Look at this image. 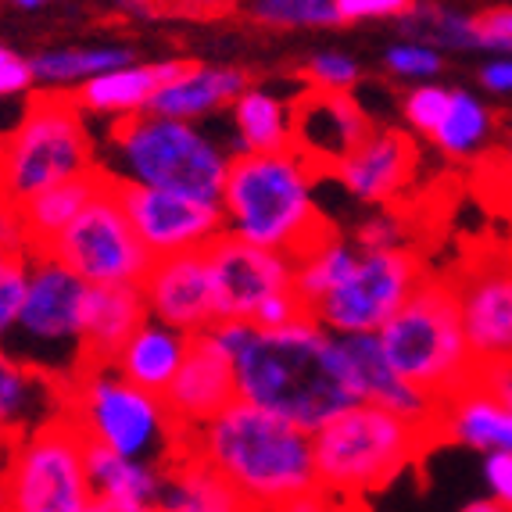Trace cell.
Masks as SVG:
<instances>
[{
    "label": "cell",
    "instance_id": "1",
    "mask_svg": "<svg viewBox=\"0 0 512 512\" xmlns=\"http://www.w3.org/2000/svg\"><path fill=\"white\" fill-rule=\"evenodd\" d=\"M237 398L316 434L323 423L359 402L344 341L312 312L294 323L251 326L233 359Z\"/></svg>",
    "mask_w": 512,
    "mask_h": 512
},
{
    "label": "cell",
    "instance_id": "2",
    "mask_svg": "<svg viewBox=\"0 0 512 512\" xmlns=\"http://www.w3.org/2000/svg\"><path fill=\"white\" fill-rule=\"evenodd\" d=\"M183 448L208 462L251 512H273L287 498L319 487L312 434L240 398L205 427L190 430Z\"/></svg>",
    "mask_w": 512,
    "mask_h": 512
},
{
    "label": "cell",
    "instance_id": "3",
    "mask_svg": "<svg viewBox=\"0 0 512 512\" xmlns=\"http://www.w3.org/2000/svg\"><path fill=\"white\" fill-rule=\"evenodd\" d=\"M319 176L323 169L298 147L233 154L219 194L226 233L280 255H301L330 230L319 208Z\"/></svg>",
    "mask_w": 512,
    "mask_h": 512
},
{
    "label": "cell",
    "instance_id": "4",
    "mask_svg": "<svg viewBox=\"0 0 512 512\" xmlns=\"http://www.w3.org/2000/svg\"><path fill=\"white\" fill-rule=\"evenodd\" d=\"M104 151L108 158L97 165L111 183L176 190L201 201H219L233 162V154L197 122L154 111L111 122Z\"/></svg>",
    "mask_w": 512,
    "mask_h": 512
},
{
    "label": "cell",
    "instance_id": "5",
    "mask_svg": "<svg viewBox=\"0 0 512 512\" xmlns=\"http://www.w3.org/2000/svg\"><path fill=\"white\" fill-rule=\"evenodd\" d=\"M376 341L394 373L441 405L477 380V359L462 330L452 280L427 276L391 323L376 333Z\"/></svg>",
    "mask_w": 512,
    "mask_h": 512
},
{
    "label": "cell",
    "instance_id": "6",
    "mask_svg": "<svg viewBox=\"0 0 512 512\" xmlns=\"http://www.w3.org/2000/svg\"><path fill=\"white\" fill-rule=\"evenodd\" d=\"M65 416L76 423L83 441L162 466L183 452L187 437L162 394L129 384L111 362H86L65 384Z\"/></svg>",
    "mask_w": 512,
    "mask_h": 512
},
{
    "label": "cell",
    "instance_id": "7",
    "mask_svg": "<svg viewBox=\"0 0 512 512\" xmlns=\"http://www.w3.org/2000/svg\"><path fill=\"white\" fill-rule=\"evenodd\" d=\"M434 437V430L416 427L380 405L355 402L312 434L316 480L333 498L380 491L402 477Z\"/></svg>",
    "mask_w": 512,
    "mask_h": 512
},
{
    "label": "cell",
    "instance_id": "8",
    "mask_svg": "<svg viewBox=\"0 0 512 512\" xmlns=\"http://www.w3.org/2000/svg\"><path fill=\"white\" fill-rule=\"evenodd\" d=\"M97 169L101 165L86 129V111L69 90H40L18 126L0 140V194L15 205Z\"/></svg>",
    "mask_w": 512,
    "mask_h": 512
},
{
    "label": "cell",
    "instance_id": "9",
    "mask_svg": "<svg viewBox=\"0 0 512 512\" xmlns=\"http://www.w3.org/2000/svg\"><path fill=\"white\" fill-rule=\"evenodd\" d=\"M86 301L90 283L47 251L29 255V287L8 348L40 373L69 384L90 362L86 355Z\"/></svg>",
    "mask_w": 512,
    "mask_h": 512
},
{
    "label": "cell",
    "instance_id": "10",
    "mask_svg": "<svg viewBox=\"0 0 512 512\" xmlns=\"http://www.w3.org/2000/svg\"><path fill=\"white\" fill-rule=\"evenodd\" d=\"M0 470L8 484V512H86L94 502L86 441L65 412L11 441Z\"/></svg>",
    "mask_w": 512,
    "mask_h": 512
},
{
    "label": "cell",
    "instance_id": "11",
    "mask_svg": "<svg viewBox=\"0 0 512 512\" xmlns=\"http://www.w3.org/2000/svg\"><path fill=\"white\" fill-rule=\"evenodd\" d=\"M47 255L69 265L90 287H140L154 262L122 208L119 187L111 180L69 222V230L54 237Z\"/></svg>",
    "mask_w": 512,
    "mask_h": 512
},
{
    "label": "cell",
    "instance_id": "12",
    "mask_svg": "<svg viewBox=\"0 0 512 512\" xmlns=\"http://www.w3.org/2000/svg\"><path fill=\"white\" fill-rule=\"evenodd\" d=\"M423 280L427 265L412 248L359 251L348 276L308 312L337 337L380 333Z\"/></svg>",
    "mask_w": 512,
    "mask_h": 512
},
{
    "label": "cell",
    "instance_id": "13",
    "mask_svg": "<svg viewBox=\"0 0 512 512\" xmlns=\"http://www.w3.org/2000/svg\"><path fill=\"white\" fill-rule=\"evenodd\" d=\"M119 201L151 258L205 251L212 240L226 233L219 201H201V197L158 187H133V183H122Z\"/></svg>",
    "mask_w": 512,
    "mask_h": 512
},
{
    "label": "cell",
    "instance_id": "14",
    "mask_svg": "<svg viewBox=\"0 0 512 512\" xmlns=\"http://www.w3.org/2000/svg\"><path fill=\"white\" fill-rule=\"evenodd\" d=\"M205 265L212 276L215 312L233 323H255L262 301L294 287V258L258 248L251 240L222 233L205 248Z\"/></svg>",
    "mask_w": 512,
    "mask_h": 512
},
{
    "label": "cell",
    "instance_id": "15",
    "mask_svg": "<svg viewBox=\"0 0 512 512\" xmlns=\"http://www.w3.org/2000/svg\"><path fill=\"white\" fill-rule=\"evenodd\" d=\"M477 369L512 362V255H480L452 280Z\"/></svg>",
    "mask_w": 512,
    "mask_h": 512
},
{
    "label": "cell",
    "instance_id": "16",
    "mask_svg": "<svg viewBox=\"0 0 512 512\" xmlns=\"http://www.w3.org/2000/svg\"><path fill=\"white\" fill-rule=\"evenodd\" d=\"M419 169V147L409 133L391 126H373L366 140L351 154H344L341 162L333 165L330 176L355 197L359 205L384 208L394 197H402L409 190L412 176Z\"/></svg>",
    "mask_w": 512,
    "mask_h": 512
},
{
    "label": "cell",
    "instance_id": "17",
    "mask_svg": "<svg viewBox=\"0 0 512 512\" xmlns=\"http://www.w3.org/2000/svg\"><path fill=\"white\" fill-rule=\"evenodd\" d=\"M140 294H144L147 316L176 326V330L190 333V337L219 323L205 251L154 258L144 283H140Z\"/></svg>",
    "mask_w": 512,
    "mask_h": 512
},
{
    "label": "cell",
    "instance_id": "18",
    "mask_svg": "<svg viewBox=\"0 0 512 512\" xmlns=\"http://www.w3.org/2000/svg\"><path fill=\"white\" fill-rule=\"evenodd\" d=\"M291 108L294 147L323 172H330L344 154H351L373 133V119L351 94L305 86L298 101H291Z\"/></svg>",
    "mask_w": 512,
    "mask_h": 512
},
{
    "label": "cell",
    "instance_id": "19",
    "mask_svg": "<svg viewBox=\"0 0 512 512\" xmlns=\"http://www.w3.org/2000/svg\"><path fill=\"white\" fill-rule=\"evenodd\" d=\"M162 398L183 434L205 427L208 419L219 416L237 398L233 355L222 351L208 333H194L187 359H183L180 373H176V380H172Z\"/></svg>",
    "mask_w": 512,
    "mask_h": 512
},
{
    "label": "cell",
    "instance_id": "20",
    "mask_svg": "<svg viewBox=\"0 0 512 512\" xmlns=\"http://www.w3.org/2000/svg\"><path fill=\"white\" fill-rule=\"evenodd\" d=\"M344 355L351 366V384L359 402L380 405V409L394 412V416L409 419L416 427L434 430L437 434V416H441V402L430 398L427 391H419L416 384H409L405 376H398L391 369V362L384 359L376 333H359V337H341Z\"/></svg>",
    "mask_w": 512,
    "mask_h": 512
},
{
    "label": "cell",
    "instance_id": "21",
    "mask_svg": "<svg viewBox=\"0 0 512 512\" xmlns=\"http://www.w3.org/2000/svg\"><path fill=\"white\" fill-rule=\"evenodd\" d=\"M194 61L169 58V61H151V65H119V69H108L101 76L83 79L79 86H72L69 94L90 115H104V119L119 122L126 115H140V111L151 108L154 94L162 90L165 83L180 79Z\"/></svg>",
    "mask_w": 512,
    "mask_h": 512
},
{
    "label": "cell",
    "instance_id": "22",
    "mask_svg": "<svg viewBox=\"0 0 512 512\" xmlns=\"http://www.w3.org/2000/svg\"><path fill=\"white\" fill-rule=\"evenodd\" d=\"M65 412V384L0 344V441H18Z\"/></svg>",
    "mask_w": 512,
    "mask_h": 512
},
{
    "label": "cell",
    "instance_id": "23",
    "mask_svg": "<svg viewBox=\"0 0 512 512\" xmlns=\"http://www.w3.org/2000/svg\"><path fill=\"white\" fill-rule=\"evenodd\" d=\"M187 351H190V333L147 316L137 330L129 333L126 344L111 355V366H115V373L126 376L129 384H137L154 394H165L172 380H176V373H180Z\"/></svg>",
    "mask_w": 512,
    "mask_h": 512
},
{
    "label": "cell",
    "instance_id": "24",
    "mask_svg": "<svg viewBox=\"0 0 512 512\" xmlns=\"http://www.w3.org/2000/svg\"><path fill=\"white\" fill-rule=\"evenodd\" d=\"M437 434L470 452H512V409L498 405L477 384L441 405Z\"/></svg>",
    "mask_w": 512,
    "mask_h": 512
},
{
    "label": "cell",
    "instance_id": "25",
    "mask_svg": "<svg viewBox=\"0 0 512 512\" xmlns=\"http://www.w3.org/2000/svg\"><path fill=\"white\" fill-rule=\"evenodd\" d=\"M248 72L240 69H208V65H190L180 79L165 83L154 94L151 108L154 115H169V119L201 122L212 119L215 111L230 108L240 90H248Z\"/></svg>",
    "mask_w": 512,
    "mask_h": 512
},
{
    "label": "cell",
    "instance_id": "26",
    "mask_svg": "<svg viewBox=\"0 0 512 512\" xmlns=\"http://www.w3.org/2000/svg\"><path fill=\"white\" fill-rule=\"evenodd\" d=\"M86 473H90L94 498H108V502L119 505H140V509H158L169 466L126 459V455H115L104 444L86 441Z\"/></svg>",
    "mask_w": 512,
    "mask_h": 512
},
{
    "label": "cell",
    "instance_id": "27",
    "mask_svg": "<svg viewBox=\"0 0 512 512\" xmlns=\"http://www.w3.org/2000/svg\"><path fill=\"white\" fill-rule=\"evenodd\" d=\"M237 154H269L294 147V108L273 90L248 86L230 104Z\"/></svg>",
    "mask_w": 512,
    "mask_h": 512
},
{
    "label": "cell",
    "instance_id": "28",
    "mask_svg": "<svg viewBox=\"0 0 512 512\" xmlns=\"http://www.w3.org/2000/svg\"><path fill=\"white\" fill-rule=\"evenodd\" d=\"M147 319L140 287H90L86 301V355L90 362H111L126 337Z\"/></svg>",
    "mask_w": 512,
    "mask_h": 512
},
{
    "label": "cell",
    "instance_id": "29",
    "mask_svg": "<svg viewBox=\"0 0 512 512\" xmlns=\"http://www.w3.org/2000/svg\"><path fill=\"white\" fill-rule=\"evenodd\" d=\"M158 512H251L219 473L183 448L169 462Z\"/></svg>",
    "mask_w": 512,
    "mask_h": 512
},
{
    "label": "cell",
    "instance_id": "30",
    "mask_svg": "<svg viewBox=\"0 0 512 512\" xmlns=\"http://www.w3.org/2000/svg\"><path fill=\"white\" fill-rule=\"evenodd\" d=\"M104 183H108V176L97 169V172H90V176H76V180H65V183H58V187H47L43 194L29 197L26 205H22V215H26V230H29L33 251L51 248L54 237H58L61 230H69V222L94 201Z\"/></svg>",
    "mask_w": 512,
    "mask_h": 512
},
{
    "label": "cell",
    "instance_id": "31",
    "mask_svg": "<svg viewBox=\"0 0 512 512\" xmlns=\"http://www.w3.org/2000/svg\"><path fill=\"white\" fill-rule=\"evenodd\" d=\"M355 258H359V248L351 244V237L333 233V230H326L323 237L312 240L301 255H294V291L305 301V308L323 301L326 294L348 276Z\"/></svg>",
    "mask_w": 512,
    "mask_h": 512
},
{
    "label": "cell",
    "instance_id": "32",
    "mask_svg": "<svg viewBox=\"0 0 512 512\" xmlns=\"http://www.w3.org/2000/svg\"><path fill=\"white\" fill-rule=\"evenodd\" d=\"M137 54L129 47H58L33 58V76L43 90H72L90 76L129 65Z\"/></svg>",
    "mask_w": 512,
    "mask_h": 512
},
{
    "label": "cell",
    "instance_id": "33",
    "mask_svg": "<svg viewBox=\"0 0 512 512\" xmlns=\"http://www.w3.org/2000/svg\"><path fill=\"white\" fill-rule=\"evenodd\" d=\"M495 133V115L487 111V104H480V97L466 94V90H452V104L444 111L441 126L434 129L430 144L444 154V158H473L491 144Z\"/></svg>",
    "mask_w": 512,
    "mask_h": 512
},
{
    "label": "cell",
    "instance_id": "34",
    "mask_svg": "<svg viewBox=\"0 0 512 512\" xmlns=\"http://www.w3.org/2000/svg\"><path fill=\"white\" fill-rule=\"evenodd\" d=\"M251 18L265 29H323L341 22L333 0H255Z\"/></svg>",
    "mask_w": 512,
    "mask_h": 512
},
{
    "label": "cell",
    "instance_id": "35",
    "mask_svg": "<svg viewBox=\"0 0 512 512\" xmlns=\"http://www.w3.org/2000/svg\"><path fill=\"white\" fill-rule=\"evenodd\" d=\"M29 255H0V344H8L18 326L29 287Z\"/></svg>",
    "mask_w": 512,
    "mask_h": 512
},
{
    "label": "cell",
    "instance_id": "36",
    "mask_svg": "<svg viewBox=\"0 0 512 512\" xmlns=\"http://www.w3.org/2000/svg\"><path fill=\"white\" fill-rule=\"evenodd\" d=\"M351 244L359 251H394V248H409V230H405V219L394 215L391 208H373L369 215H362L355 226H351Z\"/></svg>",
    "mask_w": 512,
    "mask_h": 512
},
{
    "label": "cell",
    "instance_id": "37",
    "mask_svg": "<svg viewBox=\"0 0 512 512\" xmlns=\"http://www.w3.org/2000/svg\"><path fill=\"white\" fill-rule=\"evenodd\" d=\"M301 79L308 86H316V90H337V94H351L362 79L359 61L351 58V54L341 51H323V54H312L305 61V69H301Z\"/></svg>",
    "mask_w": 512,
    "mask_h": 512
},
{
    "label": "cell",
    "instance_id": "38",
    "mask_svg": "<svg viewBox=\"0 0 512 512\" xmlns=\"http://www.w3.org/2000/svg\"><path fill=\"white\" fill-rule=\"evenodd\" d=\"M448 104H452V90H444V86H416V90H409L402 101V115L405 122H409L412 133H419V137H434V129L441 126L444 111H448Z\"/></svg>",
    "mask_w": 512,
    "mask_h": 512
},
{
    "label": "cell",
    "instance_id": "39",
    "mask_svg": "<svg viewBox=\"0 0 512 512\" xmlns=\"http://www.w3.org/2000/svg\"><path fill=\"white\" fill-rule=\"evenodd\" d=\"M384 65L391 76L398 79H434L437 72H441V51L437 47H430V43H394V47H387L384 54Z\"/></svg>",
    "mask_w": 512,
    "mask_h": 512
},
{
    "label": "cell",
    "instance_id": "40",
    "mask_svg": "<svg viewBox=\"0 0 512 512\" xmlns=\"http://www.w3.org/2000/svg\"><path fill=\"white\" fill-rule=\"evenodd\" d=\"M480 51L491 54H512V8H487L473 15Z\"/></svg>",
    "mask_w": 512,
    "mask_h": 512
},
{
    "label": "cell",
    "instance_id": "41",
    "mask_svg": "<svg viewBox=\"0 0 512 512\" xmlns=\"http://www.w3.org/2000/svg\"><path fill=\"white\" fill-rule=\"evenodd\" d=\"M341 22H366V18H398L416 11V0H333Z\"/></svg>",
    "mask_w": 512,
    "mask_h": 512
},
{
    "label": "cell",
    "instance_id": "42",
    "mask_svg": "<svg viewBox=\"0 0 512 512\" xmlns=\"http://www.w3.org/2000/svg\"><path fill=\"white\" fill-rule=\"evenodd\" d=\"M29 251H33V244H29L22 205L0 194V255H29Z\"/></svg>",
    "mask_w": 512,
    "mask_h": 512
},
{
    "label": "cell",
    "instance_id": "43",
    "mask_svg": "<svg viewBox=\"0 0 512 512\" xmlns=\"http://www.w3.org/2000/svg\"><path fill=\"white\" fill-rule=\"evenodd\" d=\"M480 480L487 495L512 512V452H484L480 455Z\"/></svg>",
    "mask_w": 512,
    "mask_h": 512
},
{
    "label": "cell",
    "instance_id": "44",
    "mask_svg": "<svg viewBox=\"0 0 512 512\" xmlns=\"http://www.w3.org/2000/svg\"><path fill=\"white\" fill-rule=\"evenodd\" d=\"M308 308H305V301L298 298V291H280V294H273L269 301H262L258 305V312H255V323L251 326H262V330H276V326H287V323H294L298 316H305Z\"/></svg>",
    "mask_w": 512,
    "mask_h": 512
},
{
    "label": "cell",
    "instance_id": "45",
    "mask_svg": "<svg viewBox=\"0 0 512 512\" xmlns=\"http://www.w3.org/2000/svg\"><path fill=\"white\" fill-rule=\"evenodd\" d=\"M33 86H36L33 61L18 58V54L0 58V101H8V97H18V94H29Z\"/></svg>",
    "mask_w": 512,
    "mask_h": 512
},
{
    "label": "cell",
    "instance_id": "46",
    "mask_svg": "<svg viewBox=\"0 0 512 512\" xmlns=\"http://www.w3.org/2000/svg\"><path fill=\"white\" fill-rule=\"evenodd\" d=\"M473 384L484 394H491L498 405L512 409V362H495V366L477 369V380Z\"/></svg>",
    "mask_w": 512,
    "mask_h": 512
},
{
    "label": "cell",
    "instance_id": "47",
    "mask_svg": "<svg viewBox=\"0 0 512 512\" xmlns=\"http://www.w3.org/2000/svg\"><path fill=\"white\" fill-rule=\"evenodd\" d=\"M165 11L187 18H222L240 8V0H165Z\"/></svg>",
    "mask_w": 512,
    "mask_h": 512
},
{
    "label": "cell",
    "instance_id": "48",
    "mask_svg": "<svg viewBox=\"0 0 512 512\" xmlns=\"http://www.w3.org/2000/svg\"><path fill=\"white\" fill-rule=\"evenodd\" d=\"M273 512H333V495L323 491V487H308V491L287 498V502Z\"/></svg>",
    "mask_w": 512,
    "mask_h": 512
},
{
    "label": "cell",
    "instance_id": "49",
    "mask_svg": "<svg viewBox=\"0 0 512 512\" xmlns=\"http://www.w3.org/2000/svg\"><path fill=\"white\" fill-rule=\"evenodd\" d=\"M480 83L491 90V94H512V58L487 61L480 69Z\"/></svg>",
    "mask_w": 512,
    "mask_h": 512
},
{
    "label": "cell",
    "instance_id": "50",
    "mask_svg": "<svg viewBox=\"0 0 512 512\" xmlns=\"http://www.w3.org/2000/svg\"><path fill=\"white\" fill-rule=\"evenodd\" d=\"M459 512H509V509H505L502 502H495L491 495H480V498H470Z\"/></svg>",
    "mask_w": 512,
    "mask_h": 512
},
{
    "label": "cell",
    "instance_id": "51",
    "mask_svg": "<svg viewBox=\"0 0 512 512\" xmlns=\"http://www.w3.org/2000/svg\"><path fill=\"white\" fill-rule=\"evenodd\" d=\"M86 512H158V509H140V505H119V502H108V498H94Z\"/></svg>",
    "mask_w": 512,
    "mask_h": 512
},
{
    "label": "cell",
    "instance_id": "52",
    "mask_svg": "<svg viewBox=\"0 0 512 512\" xmlns=\"http://www.w3.org/2000/svg\"><path fill=\"white\" fill-rule=\"evenodd\" d=\"M502 169H505V180L512 183V137L505 140V147H502Z\"/></svg>",
    "mask_w": 512,
    "mask_h": 512
},
{
    "label": "cell",
    "instance_id": "53",
    "mask_svg": "<svg viewBox=\"0 0 512 512\" xmlns=\"http://www.w3.org/2000/svg\"><path fill=\"white\" fill-rule=\"evenodd\" d=\"M0 512H8V484H4V470H0Z\"/></svg>",
    "mask_w": 512,
    "mask_h": 512
},
{
    "label": "cell",
    "instance_id": "54",
    "mask_svg": "<svg viewBox=\"0 0 512 512\" xmlns=\"http://www.w3.org/2000/svg\"><path fill=\"white\" fill-rule=\"evenodd\" d=\"M8 4H15V8H43L47 0H8Z\"/></svg>",
    "mask_w": 512,
    "mask_h": 512
},
{
    "label": "cell",
    "instance_id": "55",
    "mask_svg": "<svg viewBox=\"0 0 512 512\" xmlns=\"http://www.w3.org/2000/svg\"><path fill=\"white\" fill-rule=\"evenodd\" d=\"M140 4H147V8H154V4H165V0H140Z\"/></svg>",
    "mask_w": 512,
    "mask_h": 512
},
{
    "label": "cell",
    "instance_id": "56",
    "mask_svg": "<svg viewBox=\"0 0 512 512\" xmlns=\"http://www.w3.org/2000/svg\"><path fill=\"white\" fill-rule=\"evenodd\" d=\"M8 54H11L8 47H0V58H8Z\"/></svg>",
    "mask_w": 512,
    "mask_h": 512
},
{
    "label": "cell",
    "instance_id": "57",
    "mask_svg": "<svg viewBox=\"0 0 512 512\" xmlns=\"http://www.w3.org/2000/svg\"><path fill=\"white\" fill-rule=\"evenodd\" d=\"M0 140H4V126H0Z\"/></svg>",
    "mask_w": 512,
    "mask_h": 512
}]
</instances>
